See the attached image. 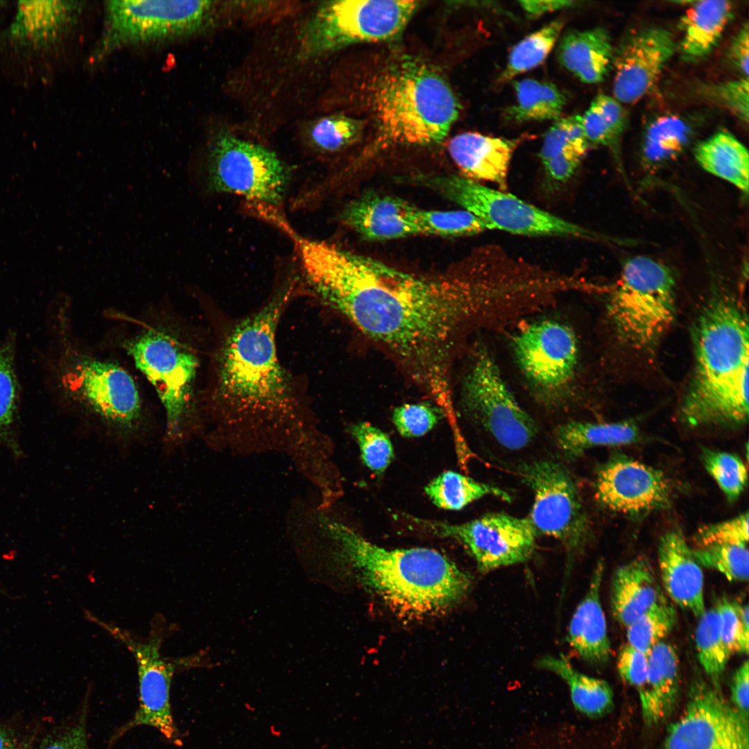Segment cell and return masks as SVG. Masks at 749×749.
I'll use <instances>...</instances> for the list:
<instances>
[{"instance_id":"cell-8","label":"cell","mask_w":749,"mask_h":749,"mask_svg":"<svg viewBox=\"0 0 749 749\" xmlns=\"http://www.w3.org/2000/svg\"><path fill=\"white\" fill-rule=\"evenodd\" d=\"M178 330L147 326L123 344L137 368L155 389L164 410L169 437L179 439L193 411L198 361Z\"/></svg>"},{"instance_id":"cell-56","label":"cell","mask_w":749,"mask_h":749,"mask_svg":"<svg viewBox=\"0 0 749 749\" xmlns=\"http://www.w3.org/2000/svg\"><path fill=\"white\" fill-rule=\"evenodd\" d=\"M593 101L610 121L617 135L619 136L626 123L625 114L621 103L614 98L603 94L596 96Z\"/></svg>"},{"instance_id":"cell-3","label":"cell","mask_w":749,"mask_h":749,"mask_svg":"<svg viewBox=\"0 0 749 749\" xmlns=\"http://www.w3.org/2000/svg\"><path fill=\"white\" fill-rule=\"evenodd\" d=\"M323 523L336 556L351 575L400 614L422 617L442 612L470 589L471 577L435 549H386L345 524Z\"/></svg>"},{"instance_id":"cell-58","label":"cell","mask_w":749,"mask_h":749,"mask_svg":"<svg viewBox=\"0 0 749 749\" xmlns=\"http://www.w3.org/2000/svg\"><path fill=\"white\" fill-rule=\"evenodd\" d=\"M21 744L13 730L0 727V749H20Z\"/></svg>"},{"instance_id":"cell-23","label":"cell","mask_w":749,"mask_h":749,"mask_svg":"<svg viewBox=\"0 0 749 749\" xmlns=\"http://www.w3.org/2000/svg\"><path fill=\"white\" fill-rule=\"evenodd\" d=\"M657 551L667 594L681 608L700 618L705 611L703 574L682 531L678 528L667 531L660 538Z\"/></svg>"},{"instance_id":"cell-13","label":"cell","mask_w":749,"mask_h":749,"mask_svg":"<svg viewBox=\"0 0 749 749\" xmlns=\"http://www.w3.org/2000/svg\"><path fill=\"white\" fill-rule=\"evenodd\" d=\"M205 170L210 189L275 206L282 202L291 177L274 151L227 131L211 141Z\"/></svg>"},{"instance_id":"cell-6","label":"cell","mask_w":749,"mask_h":749,"mask_svg":"<svg viewBox=\"0 0 749 749\" xmlns=\"http://www.w3.org/2000/svg\"><path fill=\"white\" fill-rule=\"evenodd\" d=\"M618 340L637 350H650L675 316V280L665 264L646 256L624 261L608 304Z\"/></svg>"},{"instance_id":"cell-15","label":"cell","mask_w":749,"mask_h":749,"mask_svg":"<svg viewBox=\"0 0 749 749\" xmlns=\"http://www.w3.org/2000/svg\"><path fill=\"white\" fill-rule=\"evenodd\" d=\"M516 363L539 402L549 406L570 396L579 361L574 329L552 319L528 323L513 335Z\"/></svg>"},{"instance_id":"cell-57","label":"cell","mask_w":749,"mask_h":749,"mask_svg":"<svg viewBox=\"0 0 749 749\" xmlns=\"http://www.w3.org/2000/svg\"><path fill=\"white\" fill-rule=\"evenodd\" d=\"M522 9L530 17H539L558 10L576 6L578 2L568 0L520 1Z\"/></svg>"},{"instance_id":"cell-51","label":"cell","mask_w":749,"mask_h":749,"mask_svg":"<svg viewBox=\"0 0 749 749\" xmlns=\"http://www.w3.org/2000/svg\"><path fill=\"white\" fill-rule=\"evenodd\" d=\"M648 669V655L629 644L619 651L617 660L618 672L623 681L636 687L638 691L645 685Z\"/></svg>"},{"instance_id":"cell-45","label":"cell","mask_w":749,"mask_h":749,"mask_svg":"<svg viewBox=\"0 0 749 749\" xmlns=\"http://www.w3.org/2000/svg\"><path fill=\"white\" fill-rule=\"evenodd\" d=\"M350 433L356 442L361 460L377 475H381L394 457V450L389 436L380 429L366 422L350 427Z\"/></svg>"},{"instance_id":"cell-7","label":"cell","mask_w":749,"mask_h":749,"mask_svg":"<svg viewBox=\"0 0 749 749\" xmlns=\"http://www.w3.org/2000/svg\"><path fill=\"white\" fill-rule=\"evenodd\" d=\"M420 6L415 1H324L295 29L299 51L309 61L347 45L395 37Z\"/></svg>"},{"instance_id":"cell-28","label":"cell","mask_w":749,"mask_h":749,"mask_svg":"<svg viewBox=\"0 0 749 749\" xmlns=\"http://www.w3.org/2000/svg\"><path fill=\"white\" fill-rule=\"evenodd\" d=\"M557 58L563 67L588 84L603 81L614 58L609 34L602 28L569 31L561 37Z\"/></svg>"},{"instance_id":"cell-44","label":"cell","mask_w":749,"mask_h":749,"mask_svg":"<svg viewBox=\"0 0 749 749\" xmlns=\"http://www.w3.org/2000/svg\"><path fill=\"white\" fill-rule=\"evenodd\" d=\"M693 554L700 566L715 569L730 580L745 582L748 580L747 545H713L693 550Z\"/></svg>"},{"instance_id":"cell-43","label":"cell","mask_w":749,"mask_h":749,"mask_svg":"<svg viewBox=\"0 0 749 749\" xmlns=\"http://www.w3.org/2000/svg\"><path fill=\"white\" fill-rule=\"evenodd\" d=\"M589 146L582 116L573 114L557 119L550 127L544 137L539 156L542 163L565 152L574 153L583 157Z\"/></svg>"},{"instance_id":"cell-37","label":"cell","mask_w":749,"mask_h":749,"mask_svg":"<svg viewBox=\"0 0 749 749\" xmlns=\"http://www.w3.org/2000/svg\"><path fill=\"white\" fill-rule=\"evenodd\" d=\"M363 122L342 114L322 117L309 122L303 134L306 144L322 153L338 152L360 137Z\"/></svg>"},{"instance_id":"cell-31","label":"cell","mask_w":749,"mask_h":749,"mask_svg":"<svg viewBox=\"0 0 749 749\" xmlns=\"http://www.w3.org/2000/svg\"><path fill=\"white\" fill-rule=\"evenodd\" d=\"M558 448L568 458H577L593 447L629 445L639 440L640 433L632 422L595 423L569 421L555 429Z\"/></svg>"},{"instance_id":"cell-52","label":"cell","mask_w":749,"mask_h":749,"mask_svg":"<svg viewBox=\"0 0 749 749\" xmlns=\"http://www.w3.org/2000/svg\"><path fill=\"white\" fill-rule=\"evenodd\" d=\"M582 118L584 132L589 144L611 146L619 137L594 101Z\"/></svg>"},{"instance_id":"cell-25","label":"cell","mask_w":749,"mask_h":749,"mask_svg":"<svg viewBox=\"0 0 749 749\" xmlns=\"http://www.w3.org/2000/svg\"><path fill=\"white\" fill-rule=\"evenodd\" d=\"M603 565L599 562L590 579L589 589L571 619L567 642L578 656L592 664L607 662L611 655L607 623L600 600Z\"/></svg>"},{"instance_id":"cell-1","label":"cell","mask_w":749,"mask_h":749,"mask_svg":"<svg viewBox=\"0 0 749 749\" xmlns=\"http://www.w3.org/2000/svg\"><path fill=\"white\" fill-rule=\"evenodd\" d=\"M300 254L320 297L445 413L453 410L451 369L463 342L476 329L507 322L515 307L510 275L481 250L436 275L407 272L322 241H304Z\"/></svg>"},{"instance_id":"cell-53","label":"cell","mask_w":749,"mask_h":749,"mask_svg":"<svg viewBox=\"0 0 749 749\" xmlns=\"http://www.w3.org/2000/svg\"><path fill=\"white\" fill-rule=\"evenodd\" d=\"M583 157L570 152L560 153L543 162L544 176L551 188L566 183L575 173Z\"/></svg>"},{"instance_id":"cell-18","label":"cell","mask_w":749,"mask_h":749,"mask_svg":"<svg viewBox=\"0 0 749 749\" xmlns=\"http://www.w3.org/2000/svg\"><path fill=\"white\" fill-rule=\"evenodd\" d=\"M716 687L700 682L682 715L669 728L664 749H748V716Z\"/></svg>"},{"instance_id":"cell-59","label":"cell","mask_w":749,"mask_h":749,"mask_svg":"<svg viewBox=\"0 0 749 749\" xmlns=\"http://www.w3.org/2000/svg\"><path fill=\"white\" fill-rule=\"evenodd\" d=\"M20 749H33V748L31 747V745L30 743L25 742V743L21 744Z\"/></svg>"},{"instance_id":"cell-32","label":"cell","mask_w":749,"mask_h":749,"mask_svg":"<svg viewBox=\"0 0 749 749\" xmlns=\"http://www.w3.org/2000/svg\"><path fill=\"white\" fill-rule=\"evenodd\" d=\"M537 666L554 673L567 683L572 703L582 714L596 717L610 710L613 691L609 684L578 671L564 655L544 656L538 660Z\"/></svg>"},{"instance_id":"cell-49","label":"cell","mask_w":749,"mask_h":749,"mask_svg":"<svg viewBox=\"0 0 749 749\" xmlns=\"http://www.w3.org/2000/svg\"><path fill=\"white\" fill-rule=\"evenodd\" d=\"M86 718L83 709L75 721L47 734L35 749H89Z\"/></svg>"},{"instance_id":"cell-39","label":"cell","mask_w":749,"mask_h":749,"mask_svg":"<svg viewBox=\"0 0 749 749\" xmlns=\"http://www.w3.org/2000/svg\"><path fill=\"white\" fill-rule=\"evenodd\" d=\"M678 615L664 598L626 627L628 644L648 655L675 628Z\"/></svg>"},{"instance_id":"cell-55","label":"cell","mask_w":749,"mask_h":749,"mask_svg":"<svg viewBox=\"0 0 749 749\" xmlns=\"http://www.w3.org/2000/svg\"><path fill=\"white\" fill-rule=\"evenodd\" d=\"M748 23L743 24L731 43L730 56L745 78H748Z\"/></svg>"},{"instance_id":"cell-24","label":"cell","mask_w":749,"mask_h":749,"mask_svg":"<svg viewBox=\"0 0 749 749\" xmlns=\"http://www.w3.org/2000/svg\"><path fill=\"white\" fill-rule=\"evenodd\" d=\"M522 139H508L467 132L452 137L448 150L464 177L475 182L494 183L505 191L513 155Z\"/></svg>"},{"instance_id":"cell-5","label":"cell","mask_w":749,"mask_h":749,"mask_svg":"<svg viewBox=\"0 0 749 749\" xmlns=\"http://www.w3.org/2000/svg\"><path fill=\"white\" fill-rule=\"evenodd\" d=\"M378 126L372 154L394 145L438 144L458 116L447 83L428 63L405 57L387 66L373 93Z\"/></svg>"},{"instance_id":"cell-41","label":"cell","mask_w":749,"mask_h":749,"mask_svg":"<svg viewBox=\"0 0 749 749\" xmlns=\"http://www.w3.org/2000/svg\"><path fill=\"white\" fill-rule=\"evenodd\" d=\"M12 341L0 347V444L12 447V427L17 415L18 386Z\"/></svg>"},{"instance_id":"cell-9","label":"cell","mask_w":749,"mask_h":749,"mask_svg":"<svg viewBox=\"0 0 749 749\" xmlns=\"http://www.w3.org/2000/svg\"><path fill=\"white\" fill-rule=\"evenodd\" d=\"M60 378L67 397L105 425L126 434L139 427L143 404L138 386L116 361L70 348L62 360Z\"/></svg>"},{"instance_id":"cell-12","label":"cell","mask_w":749,"mask_h":749,"mask_svg":"<svg viewBox=\"0 0 749 749\" xmlns=\"http://www.w3.org/2000/svg\"><path fill=\"white\" fill-rule=\"evenodd\" d=\"M447 198L483 221L490 230L531 236H558L587 241L605 236L543 210L524 200L456 175L425 181Z\"/></svg>"},{"instance_id":"cell-54","label":"cell","mask_w":749,"mask_h":749,"mask_svg":"<svg viewBox=\"0 0 749 749\" xmlns=\"http://www.w3.org/2000/svg\"><path fill=\"white\" fill-rule=\"evenodd\" d=\"M748 669V661L746 660L735 671L731 686V699L734 708L746 716H748L749 706Z\"/></svg>"},{"instance_id":"cell-50","label":"cell","mask_w":749,"mask_h":749,"mask_svg":"<svg viewBox=\"0 0 749 749\" xmlns=\"http://www.w3.org/2000/svg\"><path fill=\"white\" fill-rule=\"evenodd\" d=\"M718 103L732 111L740 120L748 121V78L722 83L709 89Z\"/></svg>"},{"instance_id":"cell-48","label":"cell","mask_w":749,"mask_h":749,"mask_svg":"<svg viewBox=\"0 0 749 749\" xmlns=\"http://www.w3.org/2000/svg\"><path fill=\"white\" fill-rule=\"evenodd\" d=\"M716 607L720 617L722 639L728 653L730 655L734 653L748 654V637L743 632L737 603L723 599Z\"/></svg>"},{"instance_id":"cell-20","label":"cell","mask_w":749,"mask_h":749,"mask_svg":"<svg viewBox=\"0 0 749 749\" xmlns=\"http://www.w3.org/2000/svg\"><path fill=\"white\" fill-rule=\"evenodd\" d=\"M675 49L671 33L663 28H645L630 35L614 58V98L619 103L632 104L643 98L654 85Z\"/></svg>"},{"instance_id":"cell-16","label":"cell","mask_w":749,"mask_h":749,"mask_svg":"<svg viewBox=\"0 0 749 749\" xmlns=\"http://www.w3.org/2000/svg\"><path fill=\"white\" fill-rule=\"evenodd\" d=\"M517 472L533 493L527 517L537 536L552 537L571 553L582 550L589 540L591 526L571 472L553 460L522 463Z\"/></svg>"},{"instance_id":"cell-46","label":"cell","mask_w":749,"mask_h":749,"mask_svg":"<svg viewBox=\"0 0 749 749\" xmlns=\"http://www.w3.org/2000/svg\"><path fill=\"white\" fill-rule=\"evenodd\" d=\"M440 410L424 403H406L396 407L392 420L399 433L406 438L420 437L438 422Z\"/></svg>"},{"instance_id":"cell-22","label":"cell","mask_w":749,"mask_h":749,"mask_svg":"<svg viewBox=\"0 0 749 749\" xmlns=\"http://www.w3.org/2000/svg\"><path fill=\"white\" fill-rule=\"evenodd\" d=\"M417 210L398 197L370 193L350 202L341 217L365 239L385 241L418 235Z\"/></svg>"},{"instance_id":"cell-27","label":"cell","mask_w":749,"mask_h":749,"mask_svg":"<svg viewBox=\"0 0 749 749\" xmlns=\"http://www.w3.org/2000/svg\"><path fill=\"white\" fill-rule=\"evenodd\" d=\"M646 682L639 691L644 723L654 725L673 710L680 691L679 660L672 645L662 641L648 655Z\"/></svg>"},{"instance_id":"cell-40","label":"cell","mask_w":749,"mask_h":749,"mask_svg":"<svg viewBox=\"0 0 749 749\" xmlns=\"http://www.w3.org/2000/svg\"><path fill=\"white\" fill-rule=\"evenodd\" d=\"M417 227L418 235L445 237L471 236L490 230L483 221L463 209L447 211L419 209Z\"/></svg>"},{"instance_id":"cell-34","label":"cell","mask_w":749,"mask_h":749,"mask_svg":"<svg viewBox=\"0 0 749 749\" xmlns=\"http://www.w3.org/2000/svg\"><path fill=\"white\" fill-rule=\"evenodd\" d=\"M425 494L437 507L459 510L485 496H494L510 502L512 497L500 488L479 482L472 478L448 470L431 480L424 488Z\"/></svg>"},{"instance_id":"cell-21","label":"cell","mask_w":749,"mask_h":749,"mask_svg":"<svg viewBox=\"0 0 749 749\" xmlns=\"http://www.w3.org/2000/svg\"><path fill=\"white\" fill-rule=\"evenodd\" d=\"M78 1H19L17 12L1 39L16 51L51 50L76 24L83 8Z\"/></svg>"},{"instance_id":"cell-30","label":"cell","mask_w":749,"mask_h":749,"mask_svg":"<svg viewBox=\"0 0 749 749\" xmlns=\"http://www.w3.org/2000/svg\"><path fill=\"white\" fill-rule=\"evenodd\" d=\"M694 155L705 171L731 183L748 195V151L733 135L725 131L716 132L700 141L694 148Z\"/></svg>"},{"instance_id":"cell-47","label":"cell","mask_w":749,"mask_h":749,"mask_svg":"<svg viewBox=\"0 0 749 749\" xmlns=\"http://www.w3.org/2000/svg\"><path fill=\"white\" fill-rule=\"evenodd\" d=\"M748 533L746 511L727 521L700 527L695 535V541L699 548L719 544L747 545Z\"/></svg>"},{"instance_id":"cell-42","label":"cell","mask_w":749,"mask_h":749,"mask_svg":"<svg viewBox=\"0 0 749 749\" xmlns=\"http://www.w3.org/2000/svg\"><path fill=\"white\" fill-rule=\"evenodd\" d=\"M705 468L716 481L727 499L737 500L748 481L747 468L737 456L716 450L703 449L701 454Z\"/></svg>"},{"instance_id":"cell-35","label":"cell","mask_w":749,"mask_h":749,"mask_svg":"<svg viewBox=\"0 0 749 749\" xmlns=\"http://www.w3.org/2000/svg\"><path fill=\"white\" fill-rule=\"evenodd\" d=\"M690 129L675 116L656 119L648 127L642 144L644 163L650 167L660 166L679 155L687 146Z\"/></svg>"},{"instance_id":"cell-29","label":"cell","mask_w":749,"mask_h":749,"mask_svg":"<svg viewBox=\"0 0 749 749\" xmlns=\"http://www.w3.org/2000/svg\"><path fill=\"white\" fill-rule=\"evenodd\" d=\"M732 15L728 1H694L681 19L680 50L688 60L707 55L718 44Z\"/></svg>"},{"instance_id":"cell-60","label":"cell","mask_w":749,"mask_h":749,"mask_svg":"<svg viewBox=\"0 0 749 749\" xmlns=\"http://www.w3.org/2000/svg\"><path fill=\"white\" fill-rule=\"evenodd\" d=\"M6 1H0V10L5 6Z\"/></svg>"},{"instance_id":"cell-4","label":"cell","mask_w":749,"mask_h":749,"mask_svg":"<svg viewBox=\"0 0 749 749\" xmlns=\"http://www.w3.org/2000/svg\"><path fill=\"white\" fill-rule=\"evenodd\" d=\"M694 367L680 416L689 426L743 425L748 418V317L727 296L710 300L694 328Z\"/></svg>"},{"instance_id":"cell-26","label":"cell","mask_w":749,"mask_h":749,"mask_svg":"<svg viewBox=\"0 0 749 749\" xmlns=\"http://www.w3.org/2000/svg\"><path fill=\"white\" fill-rule=\"evenodd\" d=\"M663 598L653 569L644 558L619 567L612 575L611 612L626 628Z\"/></svg>"},{"instance_id":"cell-11","label":"cell","mask_w":749,"mask_h":749,"mask_svg":"<svg viewBox=\"0 0 749 749\" xmlns=\"http://www.w3.org/2000/svg\"><path fill=\"white\" fill-rule=\"evenodd\" d=\"M223 10L214 1H109L105 26L94 58L119 47L198 33Z\"/></svg>"},{"instance_id":"cell-10","label":"cell","mask_w":749,"mask_h":749,"mask_svg":"<svg viewBox=\"0 0 749 749\" xmlns=\"http://www.w3.org/2000/svg\"><path fill=\"white\" fill-rule=\"evenodd\" d=\"M89 621L96 623L114 638L120 641L132 654L137 663L139 679V706L132 718L123 725L114 737L137 726L156 729L166 739L179 743L178 732L171 713L170 689L174 673L179 669L206 666V654L169 660L161 654V646L169 632L162 616H157L151 623L149 636L141 640L128 630L99 619L89 614Z\"/></svg>"},{"instance_id":"cell-38","label":"cell","mask_w":749,"mask_h":749,"mask_svg":"<svg viewBox=\"0 0 749 749\" xmlns=\"http://www.w3.org/2000/svg\"><path fill=\"white\" fill-rule=\"evenodd\" d=\"M698 619L695 635L698 661L714 686L716 687L730 655L722 639L716 607L705 610Z\"/></svg>"},{"instance_id":"cell-19","label":"cell","mask_w":749,"mask_h":749,"mask_svg":"<svg viewBox=\"0 0 749 749\" xmlns=\"http://www.w3.org/2000/svg\"><path fill=\"white\" fill-rule=\"evenodd\" d=\"M594 490L601 505L631 516L666 508L671 500V486L660 470L621 455L599 468Z\"/></svg>"},{"instance_id":"cell-36","label":"cell","mask_w":749,"mask_h":749,"mask_svg":"<svg viewBox=\"0 0 749 749\" xmlns=\"http://www.w3.org/2000/svg\"><path fill=\"white\" fill-rule=\"evenodd\" d=\"M564 24L563 19H555L519 41L509 54L499 83H506L542 64L553 49Z\"/></svg>"},{"instance_id":"cell-2","label":"cell","mask_w":749,"mask_h":749,"mask_svg":"<svg viewBox=\"0 0 749 749\" xmlns=\"http://www.w3.org/2000/svg\"><path fill=\"white\" fill-rule=\"evenodd\" d=\"M289 295L277 296L239 323L221 347L214 397L227 425L256 430L297 427L298 399L278 361L275 341Z\"/></svg>"},{"instance_id":"cell-14","label":"cell","mask_w":749,"mask_h":749,"mask_svg":"<svg viewBox=\"0 0 749 749\" xmlns=\"http://www.w3.org/2000/svg\"><path fill=\"white\" fill-rule=\"evenodd\" d=\"M464 414L499 445L520 450L535 438L538 429L506 384L490 351L474 352L461 383Z\"/></svg>"},{"instance_id":"cell-17","label":"cell","mask_w":749,"mask_h":749,"mask_svg":"<svg viewBox=\"0 0 749 749\" xmlns=\"http://www.w3.org/2000/svg\"><path fill=\"white\" fill-rule=\"evenodd\" d=\"M423 531L459 542L482 572L528 560L538 537L528 518L491 513L461 524L410 517Z\"/></svg>"},{"instance_id":"cell-33","label":"cell","mask_w":749,"mask_h":749,"mask_svg":"<svg viewBox=\"0 0 749 749\" xmlns=\"http://www.w3.org/2000/svg\"><path fill=\"white\" fill-rule=\"evenodd\" d=\"M516 103L508 107L504 117L513 123L557 120L567 98L551 83L525 78L514 81Z\"/></svg>"}]
</instances>
